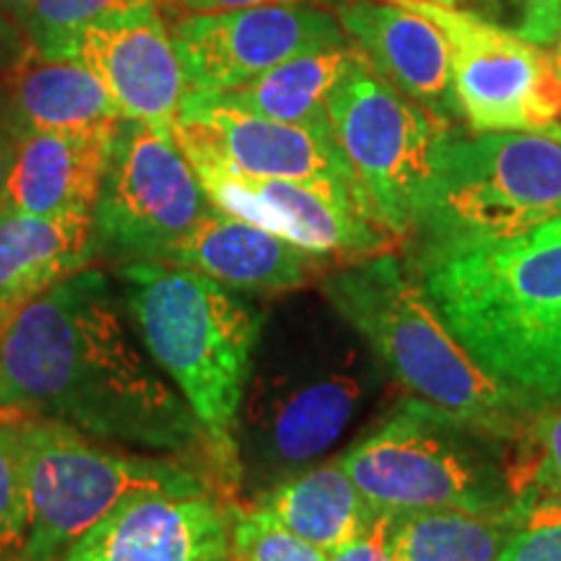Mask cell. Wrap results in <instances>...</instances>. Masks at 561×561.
<instances>
[{
    "label": "cell",
    "mask_w": 561,
    "mask_h": 561,
    "mask_svg": "<svg viewBox=\"0 0 561 561\" xmlns=\"http://www.w3.org/2000/svg\"><path fill=\"white\" fill-rule=\"evenodd\" d=\"M11 34L5 53L0 55V110L11 128L70 130L96 123L123 121L96 76L70 58H47L32 39Z\"/></svg>",
    "instance_id": "ffe728a7"
},
{
    "label": "cell",
    "mask_w": 561,
    "mask_h": 561,
    "mask_svg": "<svg viewBox=\"0 0 561 561\" xmlns=\"http://www.w3.org/2000/svg\"><path fill=\"white\" fill-rule=\"evenodd\" d=\"M91 261V214L37 216L0 206V333L21 307Z\"/></svg>",
    "instance_id": "44dd1931"
},
{
    "label": "cell",
    "mask_w": 561,
    "mask_h": 561,
    "mask_svg": "<svg viewBox=\"0 0 561 561\" xmlns=\"http://www.w3.org/2000/svg\"><path fill=\"white\" fill-rule=\"evenodd\" d=\"M561 30V0H525L523 21L517 34L536 45H551L557 42Z\"/></svg>",
    "instance_id": "4dcf8cb0"
},
{
    "label": "cell",
    "mask_w": 561,
    "mask_h": 561,
    "mask_svg": "<svg viewBox=\"0 0 561 561\" xmlns=\"http://www.w3.org/2000/svg\"><path fill=\"white\" fill-rule=\"evenodd\" d=\"M13 151H16V130L11 128L9 117L0 110V203L5 195V182H9L11 164H13Z\"/></svg>",
    "instance_id": "d6a6232c"
},
{
    "label": "cell",
    "mask_w": 561,
    "mask_h": 561,
    "mask_svg": "<svg viewBox=\"0 0 561 561\" xmlns=\"http://www.w3.org/2000/svg\"><path fill=\"white\" fill-rule=\"evenodd\" d=\"M322 294L419 401L502 437L536 409L468 356L392 255L328 271Z\"/></svg>",
    "instance_id": "277c9868"
},
{
    "label": "cell",
    "mask_w": 561,
    "mask_h": 561,
    "mask_svg": "<svg viewBox=\"0 0 561 561\" xmlns=\"http://www.w3.org/2000/svg\"><path fill=\"white\" fill-rule=\"evenodd\" d=\"M227 561H229V559H227Z\"/></svg>",
    "instance_id": "74e56055"
},
{
    "label": "cell",
    "mask_w": 561,
    "mask_h": 561,
    "mask_svg": "<svg viewBox=\"0 0 561 561\" xmlns=\"http://www.w3.org/2000/svg\"><path fill=\"white\" fill-rule=\"evenodd\" d=\"M392 3L419 11L445 32L455 107L473 133H533L561 125V73L551 50L455 5Z\"/></svg>",
    "instance_id": "8fae6325"
},
{
    "label": "cell",
    "mask_w": 561,
    "mask_h": 561,
    "mask_svg": "<svg viewBox=\"0 0 561 561\" xmlns=\"http://www.w3.org/2000/svg\"><path fill=\"white\" fill-rule=\"evenodd\" d=\"M30 413L0 409V557L21 559L30 538Z\"/></svg>",
    "instance_id": "484cf974"
},
{
    "label": "cell",
    "mask_w": 561,
    "mask_h": 561,
    "mask_svg": "<svg viewBox=\"0 0 561 561\" xmlns=\"http://www.w3.org/2000/svg\"><path fill=\"white\" fill-rule=\"evenodd\" d=\"M76 60L96 76L123 121L172 130L191 94L157 3L96 21L81 34Z\"/></svg>",
    "instance_id": "2e32d148"
},
{
    "label": "cell",
    "mask_w": 561,
    "mask_h": 561,
    "mask_svg": "<svg viewBox=\"0 0 561 561\" xmlns=\"http://www.w3.org/2000/svg\"><path fill=\"white\" fill-rule=\"evenodd\" d=\"M26 437L30 538L21 561H60L83 533L138 491L178 496L221 491L170 455L107 450L60 421L30 416Z\"/></svg>",
    "instance_id": "8992f818"
},
{
    "label": "cell",
    "mask_w": 561,
    "mask_h": 561,
    "mask_svg": "<svg viewBox=\"0 0 561 561\" xmlns=\"http://www.w3.org/2000/svg\"><path fill=\"white\" fill-rule=\"evenodd\" d=\"M201 273L231 291L278 294L307 286L331 263L255 224L210 208L167 261Z\"/></svg>",
    "instance_id": "d6986e66"
},
{
    "label": "cell",
    "mask_w": 561,
    "mask_h": 561,
    "mask_svg": "<svg viewBox=\"0 0 561 561\" xmlns=\"http://www.w3.org/2000/svg\"><path fill=\"white\" fill-rule=\"evenodd\" d=\"M229 561H328V553L252 504L231 515Z\"/></svg>",
    "instance_id": "83f0119b"
},
{
    "label": "cell",
    "mask_w": 561,
    "mask_h": 561,
    "mask_svg": "<svg viewBox=\"0 0 561 561\" xmlns=\"http://www.w3.org/2000/svg\"><path fill=\"white\" fill-rule=\"evenodd\" d=\"M170 34L191 91L244 87L297 55L348 42L339 16L314 3L185 13Z\"/></svg>",
    "instance_id": "4fadbf2b"
},
{
    "label": "cell",
    "mask_w": 561,
    "mask_h": 561,
    "mask_svg": "<svg viewBox=\"0 0 561 561\" xmlns=\"http://www.w3.org/2000/svg\"><path fill=\"white\" fill-rule=\"evenodd\" d=\"M520 525L515 507L388 512V549L392 561H500Z\"/></svg>",
    "instance_id": "603a6c76"
},
{
    "label": "cell",
    "mask_w": 561,
    "mask_h": 561,
    "mask_svg": "<svg viewBox=\"0 0 561 561\" xmlns=\"http://www.w3.org/2000/svg\"><path fill=\"white\" fill-rule=\"evenodd\" d=\"M115 273L140 343L191 405L234 491L240 483L237 416L265 312L227 286L170 263H117Z\"/></svg>",
    "instance_id": "3957f363"
},
{
    "label": "cell",
    "mask_w": 561,
    "mask_h": 561,
    "mask_svg": "<svg viewBox=\"0 0 561 561\" xmlns=\"http://www.w3.org/2000/svg\"><path fill=\"white\" fill-rule=\"evenodd\" d=\"M328 121L369 214L411 237L450 121L385 81L362 53L328 100Z\"/></svg>",
    "instance_id": "ba28073f"
},
{
    "label": "cell",
    "mask_w": 561,
    "mask_h": 561,
    "mask_svg": "<svg viewBox=\"0 0 561 561\" xmlns=\"http://www.w3.org/2000/svg\"><path fill=\"white\" fill-rule=\"evenodd\" d=\"M553 60H557V68H559V73H561V30H559V37H557V42H553Z\"/></svg>",
    "instance_id": "e575fe53"
},
{
    "label": "cell",
    "mask_w": 561,
    "mask_h": 561,
    "mask_svg": "<svg viewBox=\"0 0 561 561\" xmlns=\"http://www.w3.org/2000/svg\"><path fill=\"white\" fill-rule=\"evenodd\" d=\"M214 208L255 224L331 265L396 255L401 237L385 229L359 195L328 182L252 178L203 151H182Z\"/></svg>",
    "instance_id": "7c38bea8"
},
{
    "label": "cell",
    "mask_w": 561,
    "mask_h": 561,
    "mask_svg": "<svg viewBox=\"0 0 561 561\" xmlns=\"http://www.w3.org/2000/svg\"><path fill=\"white\" fill-rule=\"evenodd\" d=\"M0 561H21V559H3V557H0Z\"/></svg>",
    "instance_id": "8d00e7d4"
},
{
    "label": "cell",
    "mask_w": 561,
    "mask_h": 561,
    "mask_svg": "<svg viewBox=\"0 0 561 561\" xmlns=\"http://www.w3.org/2000/svg\"><path fill=\"white\" fill-rule=\"evenodd\" d=\"M504 481L523 517L561 504V405L533 409L504 439Z\"/></svg>",
    "instance_id": "d4e9b609"
},
{
    "label": "cell",
    "mask_w": 561,
    "mask_h": 561,
    "mask_svg": "<svg viewBox=\"0 0 561 561\" xmlns=\"http://www.w3.org/2000/svg\"><path fill=\"white\" fill-rule=\"evenodd\" d=\"M214 208L172 130L121 121L91 227L96 257L115 263L157 261Z\"/></svg>",
    "instance_id": "9c48e42d"
},
{
    "label": "cell",
    "mask_w": 561,
    "mask_h": 561,
    "mask_svg": "<svg viewBox=\"0 0 561 561\" xmlns=\"http://www.w3.org/2000/svg\"><path fill=\"white\" fill-rule=\"evenodd\" d=\"M153 3L157 0H34L26 37L47 58L76 60V47L89 26Z\"/></svg>",
    "instance_id": "4316f807"
},
{
    "label": "cell",
    "mask_w": 561,
    "mask_h": 561,
    "mask_svg": "<svg viewBox=\"0 0 561 561\" xmlns=\"http://www.w3.org/2000/svg\"><path fill=\"white\" fill-rule=\"evenodd\" d=\"M328 561H392L388 549V512H377L359 536L328 553Z\"/></svg>",
    "instance_id": "f546056e"
},
{
    "label": "cell",
    "mask_w": 561,
    "mask_h": 561,
    "mask_svg": "<svg viewBox=\"0 0 561 561\" xmlns=\"http://www.w3.org/2000/svg\"><path fill=\"white\" fill-rule=\"evenodd\" d=\"M419 273L489 377L530 401H561V216L512 237L430 242Z\"/></svg>",
    "instance_id": "7a4b0ae2"
},
{
    "label": "cell",
    "mask_w": 561,
    "mask_h": 561,
    "mask_svg": "<svg viewBox=\"0 0 561 561\" xmlns=\"http://www.w3.org/2000/svg\"><path fill=\"white\" fill-rule=\"evenodd\" d=\"M504 439L411 398L341 462L375 512L510 510Z\"/></svg>",
    "instance_id": "5b68a950"
},
{
    "label": "cell",
    "mask_w": 561,
    "mask_h": 561,
    "mask_svg": "<svg viewBox=\"0 0 561 561\" xmlns=\"http://www.w3.org/2000/svg\"><path fill=\"white\" fill-rule=\"evenodd\" d=\"M356 58H359V50L346 42V45L297 55V58L265 70L263 76L248 81L244 87L214 91V94L227 104L271 117V121L312 130H331L328 100Z\"/></svg>",
    "instance_id": "cb8c5ba5"
},
{
    "label": "cell",
    "mask_w": 561,
    "mask_h": 561,
    "mask_svg": "<svg viewBox=\"0 0 561 561\" xmlns=\"http://www.w3.org/2000/svg\"><path fill=\"white\" fill-rule=\"evenodd\" d=\"M426 3H442V5H453V0H426Z\"/></svg>",
    "instance_id": "d590c367"
},
{
    "label": "cell",
    "mask_w": 561,
    "mask_h": 561,
    "mask_svg": "<svg viewBox=\"0 0 561 561\" xmlns=\"http://www.w3.org/2000/svg\"><path fill=\"white\" fill-rule=\"evenodd\" d=\"M255 507L268 510L286 528L325 553L359 536L377 515L364 502L341 458L273 483L257 494Z\"/></svg>",
    "instance_id": "7402d4cb"
},
{
    "label": "cell",
    "mask_w": 561,
    "mask_h": 561,
    "mask_svg": "<svg viewBox=\"0 0 561 561\" xmlns=\"http://www.w3.org/2000/svg\"><path fill=\"white\" fill-rule=\"evenodd\" d=\"M32 5L34 0H0V16H3L5 24L26 32V21H30Z\"/></svg>",
    "instance_id": "836d02e7"
},
{
    "label": "cell",
    "mask_w": 561,
    "mask_h": 561,
    "mask_svg": "<svg viewBox=\"0 0 561 561\" xmlns=\"http://www.w3.org/2000/svg\"><path fill=\"white\" fill-rule=\"evenodd\" d=\"M364 396L354 351L250 375L234 430L240 481L250 468L271 489L305 471L346 434Z\"/></svg>",
    "instance_id": "30bf717a"
},
{
    "label": "cell",
    "mask_w": 561,
    "mask_h": 561,
    "mask_svg": "<svg viewBox=\"0 0 561 561\" xmlns=\"http://www.w3.org/2000/svg\"><path fill=\"white\" fill-rule=\"evenodd\" d=\"M187 13H210L231 9H252V5H278V3H346V0H178Z\"/></svg>",
    "instance_id": "1f68e13d"
},
{
    "label": "cell",
    "mask_w": 561,
    "mask_h": 561,
    "mask_svg": "<svg viewBox=\"0 0 561 561\" xmlns=\"http://www.w3.org/2000/svg\"><path fill=\"white\" fill-rule=\"evenodd\" d=\"M234 507L219 494L138 491L83 533L60 561H227Z\"/></svg>",
    "instance_id": "9a60e30c"
},
{
    "label": "cell",
    "mask_w": 561,
    "mask_h": 561,
    "mask_svg": "<svg viewBox=\"0 0 561 561\" xmlns=\"http://www.w3.org/2000/svg\"><path fill=\"white\" fill-rule=\"evenodd\" d=\"M500 561H561V504L525 515Z\"/></svg>",
    "instance_id": "f1b7e54d"
},
{
    "label": "cell",
    "mask_w": 561,
    "mask_h": 561,
    "mask_svg": "<svg viewBox=\"0 0 561 561\" xmlns=\"http://www.w3.org/2000/svg\"><path fill=\"white\" fill-rule=\"evenodd\" d=\"M339 21L362 58L413 102L447 117L455 107L450 42L434 21L401 3L346 0Z\"/></svg>",
    "instance_id": "e0dca14e"
},
{
    "label": "cell",
    "mask_w": 561,
    "mask_h": 561,
    "mask_svg": "<svg viewBox=\"0 0 561 561\" xmlns=\"http://www.w3.org/2000/svg\"><path fill=\"white\" fill-rule=\"evenodd\" d=\"M561 216V125L447 136L419 227L430 242L512 237Z\"/></svg>",
    "instance_id": "52a82bcc"
},
{
    "label": "cell",
    "mask_w": 561,
    "mask_h": 561,
    "mask_svg": "<svg viewBox=\"0 0 561 561\" xmlns=\"http://www.w3.org/2000/svg\"><path fill=\"white\" fill-rule=\"evenodd\" d=\"M117 123L21 133L0 206L37 216L94 214Z\"/></svg>",
    "instance_id": "ac0fdd59"
},
{
    "label": "cell",
    "mask_w": 561,
    "mask_h": 561,
    "mask_svg": "<svg viewBox=\"0 0 561 561\" xmlns=\"http://www.w3.org/2000/svg\"><path fill=\"white\" fill-rule=\"evenodd\" d=\"M172 136L182 151L210 153L252 178L328 182L359 195L333 130L271 121L227 104L214 91L185 96Z\"/></svg>",
    "instance_id": "5bb4252c"
},
{
    "label": "cell",
    "mask_w": 561,
    "mask_h": 561,
    "mask_svg": "<svg viewBox=\"0 0 561 561\" xmlns=\"http://www.w3.org/2000/svg\"><path fill=\"white\" fill-rule=\"evenodd\" d=\"M0 409L60 421L91 439L151 455H203L208 434L157 367L104 271L62 278L0 333Z\"/></svg>",
    "instance_id": "6da1fadb"
}]
</instances>
